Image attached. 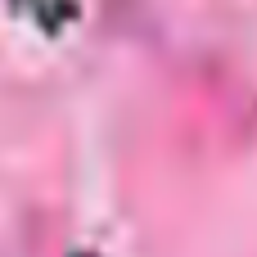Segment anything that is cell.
Here are the masks:
<instances>
[{
    "mask_svg": "<svg viewBox=\"0 0 257 257\" xmlns=\"http://www.w3.org/2000/svg\"><path fill=\"white\" fill-rule=\"evenodd\" d=\"M77 257H95V253H77Z\"/></svg>",
    "mask_w": 257,
    "mask_h": 257,
    "instance_id": "6da1fadb",
    "label": "cell"
}]
</instances>
